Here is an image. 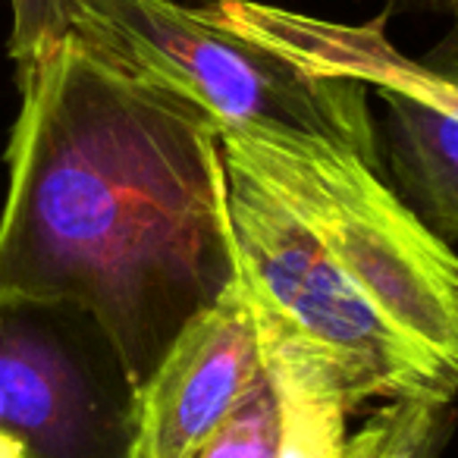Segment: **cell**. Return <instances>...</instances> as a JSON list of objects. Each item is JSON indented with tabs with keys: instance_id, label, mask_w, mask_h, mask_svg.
Listing matches in <instances>:
<instances>
[{
	"instance_id": "6da1fadb",
	"label": "cell",
	"mask_w": 458,
	"mask_h": 458,
	"mask_svg": "<svg viewBox=\"0 0 458 458\" xmlns=\"http://www.w3.org/2000/svg\"><path fill=\"white\" fill-rule=\"evenodd\" d=\"M16 82L0 295L89 311L139 389L236 280L220 126L72 35Z\"/></svg>"
},
{
	"instance_id": "7a4b0ae2",
	"label": "cell",
	"mask_w": 458,
	"mask_h": 458,
	"mask_svg": "<svg viewBox=\"0 0 458 458\" xmlns=\"http://www.w3.org/2000/svg\"><path fill=\"white\" fill-rule=\"evenodd\" d=\"M236 280L258 336L324 361L352 408L458 395V255L358 151L220 126Z\"/></svg>"
},
{
	"instance_id": "3957f363",
	"label": "cell",
	"mask_w": 458,
	"mask_h": 458,
	"mask_svg": "<svg viewBox=\"0 0 458 458\" xmlns=\"http://www.w3.org/2000/svg\"><path fill=\"white\" fill-rule=\"evenodd\" d=\"M66 35L123 70L201 104L216 126L293 129L383 166L368 85L320 72L210 7L176 0H66Z\"/></svg>"
},
{
	"instance_id": "277c9868",
	"label": "cell",
	"mask_w": 458,
	"mask_h": 458,
	"mask_svg": "<svg viewBox=\"0 0 458 458\" xmlns=\"http://www.w3.org/2000/svg\"><path fill=\"white\" fill-rule=\"evenodd\" d=\"M0 430L26 458H135V386L89 311L0 295Z\"/></svg>"
},
{
	"instance_id": "5b68a950",
	"label": "cell",
	"mask_w": 458,
	"mask_h": 458,
	"mask_svg": "<svg viewBox=\"0 0 458 458\" xmlns=\"http://www.w3.org/2000/svg\"><path fill=\"white\" fill-rule=\"evenodd\" d=\"M264 358L239 280L182 327L135 389V458H191L236 411Z\"/></svg>"
},
{
	"instance_id": "8992f818",
	"label": "cell",
	"mask_w": 458,
	"mask_h": 458,
	"mask_svg": "<svg viewBox=\"0 0 458 458\" xmlns=\"http://www.w3.org/2000/svg\"><path fill=\"white\" fill-rule=\"evenodd\" d=\"M264 370L276 395V458H345L355 411L324 361L283 339L258 336Z\"/></svg>"
},
{
	"instance_id": "52a82bcc",
	"label": "cell",
	"mask_w": 458,
	"mask_h": 458,
	"mask_svg": "<svg viewBox=\"0 0 458 458\" xmlns=\"http://www.w3.org/2000/svg\"><path fill=\"white\" fill-rule=\"evenodd\" d=\"M455 424L452 405L439 402H386L349 437L345 458H439Z\"/></svg>"
},
{
	"instance_id": "ba28073f",
	"label": "cell",
	"mask_w": 458,
	"mask_h": 458,
	"mask_svg": "<svg viewBox=\"0 0 458 458\" xmlns=\"http://www.w3.org/2000/svg\"><path fill=\"white\" fill-rule=\"evenodd\" d=\"M191 458H276V395L267 370Z\"/></svg>"
},
{
	"instance_id": "9c48e42d",
	"label": "cell",
	"mask_w": 458,
	"mask_h": 458,
	"mask_svg": "<svg viewBox=\"0 0 458 458\" xmlns=\"http://www.w3.org/2000/svg\"><path fill=\"white\" fill-rule=\"evenodd\" d=\"M10 7H13L10 57L16 70H26L60 38H66V0H10Z\"/></svg>"
},
{
	"instance_id": "30bf717a",
	"label": "cell",
	"mask_w": 458,
	"mask_h": 458,
	"mask_svg": "<svg viewBox=\"0 0 458 458\" xmlns=\"http://www.w3.org/2000/svg\"><path fill=\"white\" fill-rule=\"evenodd\" d=\"M405 70L420 89L430 91L437 101H443L458 114V16L445 38L424 60L405 57Z\"/></svg>"
},
{
	"instance_id": "8fae6325",
	"label": "cell",
	"mask_w": 458,
	"mask_h": 458,
	"mask_svg": "<svg viewBox=\"0 0 458 458\" xmlns=\"http://www.w3.org/2000/svg\"><path fill=\"white\" fill-rule=\"evenodd\" d=\"M0 458H26V445L13 433L0 430Z\"/></svg>"
},
{
	"instance_id": "7c38bea8",
	"label": "cell",
	"mask_w": 458,
	"mask_h": 458,
	"mask_svg": "<svg viewBox=\"0 0 458 458\" xmlns=\"http://www.w3.org/2000/svg\"><path fill=\"white\" fill-rule=\"evenodd\" d=\"M427 7H437V10H445V13L458 16V0H420Z\"/></svg>"
}]
</instances>
